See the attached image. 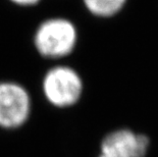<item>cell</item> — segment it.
I'll list each match as a JSON object with an SVG mask.
<instances>
[{"label": "cell", "instance_id": "obj_1", "mask_svg": "<svg viewBox=\"0 0 158 157\" xmlns=\"http://www.w3.org/2000/svg\"><path fill=\"white\" fill-rule=\"evenodd\" d=\"M77 43V30L65 19H50L42 23L35 34V46L41 55L60 58L69 55Z\"/></svg>", "mask_w": 158, "mask_h": 157}, {"label": "cell", "instance_id": "obj_2", "mask_svg": "<svg viewBox=\"0 0 158 157\" xmlns=\"http://www.w3.org/2000/svg\"><path fill=\"white\" fill-rule=\"evenodd\" d=\"M43 92L52 105L59 108L76 104L83 92V82L79 73L69 66L52 68L43 80Z\"/></svg>", "mask_w": 158, "mask_h": 157}, {"label": "cell", "instance_id": "obj_3", "mask_svg": "<svg viewBox=\"0 0 158 157\" xmlns=\"http://www.w3.org/2000/svg\"><path fill=\"white\" fill-rule=\"evenodd\" d=\"M31 113V98L23 86L12 82L0 83V128L22 126Z\"/></svg>", "mask_w": 158, "mask_h": 157}, {"label": "cell", "instance_id": "obj_4", "mask_svg": "<svg viewBox=\"0 0 158 157\" xmlns=\"http://www.w3.org/2000/svg\"><path fill=\"white\" fill-rule=\"evenodd\" d=\"M149 145L146 135L119 129L104 137L98 157H145Z\"/></svg>", "mask_w": 158, "mask_h": 157}, {"label": "cell", "instance_id": "obj_5", "mask_svg": "<svg viewBox=\"0 0 158 157\" xmlns=\"http://www.w3.org/2000/svg\"><path fill=\"white\" fill-rule=\"evenodd\" d=\"M127 0H84L87 9L94 15L109 18L122 10Z\"/></svg>", "mask_w": 158, "mask_h": 157}, {"label": "cell", "instance_id": "obj_6", "mask_svg": "<svg viewBox=\"0 0 158 157\" xmlns=\"http://www.w3.org/2000/svg\"><path fill=\"white\" fill-rule=\"evenodd\" d=\"M11 1L19 5H33L38 3L40 0H11Z\"/></svg>", "mask_w": 158, "mask_h": 157}]
</instances>
